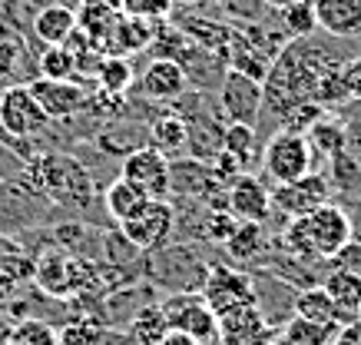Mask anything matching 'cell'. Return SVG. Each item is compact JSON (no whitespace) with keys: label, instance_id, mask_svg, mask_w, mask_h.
Masks as SVG:
<instances>
[{"label":"cell","instance_id":"cell-1","mask_svg":"<svg viewBox=\"0 0 361 345\" xmlns=\"http://www.w3.org/2000/svg\"><path fill=\"white\" fill-rule=\"evenodd\" d=\"M23 190H30L33 196H40L44 202L66 210L80 216L87 212L97 200V183L93 173L83 159L63 153V150H50V153H33L23 163L20 176H13Z\"/></svg>","mask_w":361,"mask_h":345},{"label":"cell","instance_id":"cell-2","mask_svg":"<svg viewBox=\"0 0 361 345\" xmlns=\"http://www.w3.org/2000/svg\"><path fill=\"white\" fill-rule=\"evenodd\" d=\"M206 276H209V262L199 256L196 243H166L142 256V279L153 289H163L166 296H173V292H199Z\"/></svg>","mask_w":361,"mask_h":345},{"label":"cell","instance_id":"cell-3","mask_svg":"<svg viewBox=\"0 0 361 345\" xmlns=\"http://www.w3.org/2000/svg\"><path fill=\"white\" fill-rule=\"evenodd\" d=\"M54 126V120L44 113L27 83H11L0 90V130L7 133V146L20 150L23 143L40 140Z\"/></svg>","mask_w":361,"mask_h":345},{"label":"cell","instance_id":"cell-4","mask_svg":"<svg viewBox=\"0 0 361 345\" xmlns=\"http://www.w3.org/2000/svg\"><path fill=\"white\" fill-rule=\"evenodd\" d=\"M259 163H262L265 176L272 179V186H279V183H292V179L312 173L315 150H312L305 133H295V130L279 126V130H272L269 140L262 143Z\"/></svg>","mask_w":361,"mask_h":345},{"label":"cell","instance_id":"cell-5","mask_svg":"<svg viewBox=\"0 0 361 345\" xmlns=\"http://www.w3.org/2000/svg\"><path fill=\"white\" fill-rule=\"evenodd\" d=\"M199 296L209 302V309L216 315L232 309V305H252V302L259 305L252 272L242 266H229V262H209V276L202 282Z\"/></svg>","mask_w":361,"mask_h":345},{"label":"cell","instance_id":"cell-6","mask_svg":"<svg viewBox=\"0 0 361 345\" xmlns=\"http://www.w3.org/2000/svg\"><path fill=\"white\" fill-rule=\"evenodd\" d=\"M219 116L226 123H249L259 130V116H262V80L249 77L242 70L226 67L219 83Z\"/></svg>","mask_w":361,"mask_h":345},{"label":"cell","instance_id":"cell-7","mask_svg":"<svg viewBox=\"0 0 361 345\" xmlns=\"http://www.w3.org/2000/svg\"><path fill=\"white\" fill-rule=\"evenodd\" d=\"M298 219H302V229H305L308 243H312V249H315V256L325 259V262H329L341 246L355 236L351 216H348V210H345L341 202L329 200V202H322L318 210L298 216Z\"/></svg>","mask_w":361,"mask_h":345},{"label":"cell","instance_id":"cell-8","mask_svg":"<svg viewBox=\"0 0 361 345\" xmlns=\"http://www.w3.org/2000/svg\"><path fill=\"white\" fill-rule=\"evenodd\" d=\"M163 312L169 319V329L192 335L202 345L219 339V315L209 309V302L199 292H173V296H166Z\"/></svg>","mask_w":361,"mask_h":345},{"label":"cell","instance_id":"cell-9","mask_svg":"<svg viewBox=\"0 0 361 345\" xmlns=\"http://www.w3.org/2000/svg\"><path fill=\"white\" fill-rule=\"evenodd\" d=\"M120 233L130 239L140 253H153L166 246L176 233V206L169 200H149L136 216L120 223Z\"/></svg>","mask_w":361,"mask_h":345},{"label":"cell","instance_id":"cell-10","mask_svg":"<svg viewBox=\"0 0 361 345\" xmlns=\"http://www.w3.org/2000/svg\"><path fill=\"white\" fill-rule=\"evenodd\" d=\"M87 80H93V77H73V80L37 77V80H30L27 87H30V93L37 97V103L44 107V113L50 120L63 123V120L80 116L83 107H87V97H90V90H93Z\"/></svg>","mask_w":361,"mask_h":345},{"label":"cell","instance_id":"cell-11","mask_svg":"<svg viewBox=\"0 0 361 345\" xmlns=\"http://www.w3.org/2000/svg\"><path fill=\"white\" fill-rule=\"evenodd\" d=\"M335 193L329 186V176L325 173H305V176L292 179V183H279L272 186V212H279L285 219H295V216H305V212L318 210L322 202H329Z\"/></svg>","mask_w":361,"mask_h":345},{"label":"cell","instance_id":"cell-12","mask_svg":"<svg viewBox=\"0 0 361 345\" xmlns=\"http://www.w3.org/2000/svg\"><path fill=\"white\" fill-rule=\"evenodd\" d=\"M136 93L149 103H173L189 90V77L183 63L173 56H153L142 73H136Z\"/></svg>","mask_w":361,"mask_h":345},{"label":"cell","instance_id":"cell-13","mask_svg":"<svg viewBox=\"0 0 361 345\" xmlns=\"http://www.w3.org/2000/svg\"><path fill=\"white\" fill-rule=\"evenodd\" d=\"M120 176L142 186L153 200H169V156L153 146H140L120 159Z\"/></svg>","mask_w":361,"mask_h":345},{"label":"cell","instance_id":"cell-14","mask_svg":"<svg viewBox=\"0 0 361 345\" xmlns=\"http://www.w3.org/2000/svg\"><path fill=\"white\" fill-rule=\"evenodd\" d=\"M229 212L235 219H249V223H269L272 219V190L265 186L259 173H242L229 186Z\"/></svg>","mask_w":361,"mask_h":345},{"label":"cell","instance_id":"cell-15","mask_svg":"<svg viewBox=\"0 0 361 345\" xmlns=\"http://www.w3.org/2000/svg\"><path fill=\"white\" fill-rule=\"evenodd\" d=\"M275 329L265 322L262 309L252 305H232L219 312V342H269Z\"/></svg>","mask_w":361,"mask_h":345},{"label":"cell","instance_id":"cell-16","mask_svg":"<svg viewBox=\"0 0 361 345\" xmlns=\"http://www.w3.org/2000/svg\"><path fill=\"white\" fill-rule=\"evenodd\" d=\"M99 153L113 156V159H123L130 156L133 150L140 146H149V133H146V120H133V116H120L113 123H103L93 136Z\"/></svg>","mask_w":361,"mask_h":345},{"label":"cell","instance_id":"cell-17","mask_svg":"<svg viewBox=\"0 0 361 345\" xmlns=\"http://www.w3.org/2000/svg\"><path fill=\"white\" fill-rule=\"evenodd\" d=\"M315 23L325 37L351 40L361 37V0H312Z\"/></svg>","mask_w":361,"mask_h":345},{"label":"cell","instance_id":"cell-18","mask_svg":"<svg viewBox=\"0 0 361 345\" xmlns=\"http://www.w3.org/2000/svg\"><path fill=\"white\" fill-rule=\"evenodd\" d=\"M146 133H149V146L159 150L163 156H183L186 153V140H189V123L186 116H179L173 107H163L159 113H153L146 120Z\"/></svg>","mask_w":361,"mask_h":345},{"label":"cell","instance_id":"cell-19","mask_svg":"<svg viewBox=\"0 0 361 345\" xmlns=\"http://www.w3.org/2000/svg\"><path fill=\"white\" fill-rule=\"evenodd\" d=\"M149 200H153V196L142 190V186L130 183L126 176H113L110 183L103 186V193H99V202H103V210H106V216H110L113 226L126 223V219L136 216Z\"/></svg>","mask_w":361,"mask_h":345},{"label":"cell","instance_id":"cell-20","mask_svg":"<svg viewBox=\"0 0 361 345\" xmlns=\"http://www.w3.org/2000/svg\"><path fill=\"white\" fill-rule=\"evenodd\" d=\"M325 292L335 302V322L338 325H351L358 322V305H361V279L345 272V269H329L322 279Z\"/></svg>","mask_w":361,"mask_h":345},{"label":"cell","instance_id":"cell-21","mask_svg":"<svg viewBox=\"0 0 361 345\" xmlns=\"http://www.w3.org/2000/svg\"><path fill=\"white\" fill-rule=\"evenodd\" d=\"M269 246H272V233L265 229V223L239 219L235 229H232V236H229V243L222 246V249H226L229 262H235V266H252Z\"/></svg>","mask_w":361,"mask_h":345},{"label":"cell","instance_id":"cell-22","mask_svg":"<svg viewBox=\"0 0 361 345\" xmlns=\"http://www.w3.org/2000/svg\"><path fill=\"white\" fill-rule=\"evenodd\" d=\"M33 37L44 47L50 44H66V37L77 30V7L70 4H47L33 13Z\"/></svg>","mask_w":361,"mask_h":345},{"label":"cell","instance_id":"cell-23","mask_svg":"<svg viewBox=\"0 0 361 345\" xmlns=\"http://www.w3.org/2000/svg\"><path fill=\"white\" fill-rule=\"evenodd\" d=\"M123 332L130 335L133 345H159L163 335L169 332V319L163 312V302H146L133 312V319L126 322Z\"/></svg>","mask_w":361,"mask_h":345},{"label":"cell","instance_id":"cell-24","mask_svg":"<svg viewBox=\"0 0 361 345\" xmlns=\"http://www.w3.org/2000/svg\"><path fill=\"white\" fill-rule=\"evenodd\" d=\"M305 136H308V143H312V150H315V156L329 159V156L338 153L341 146H345V140H348V120H341L335 110H325L305 130Z\"/></svg>","mask_w":361,"mask_h":345},{"label":"cell","instance_id":"cell-25","mask_svg":"<svg viewBox=\"0 0 361 345\" xmlns=\"http://www.w3.org/2000/svg\"><path fill=\"white\" fill-rule=\"evenodd\" d=\"M93 83L106 93H116V97H126L133 87H136V70H133L130 56H103L99 60L97 73H93Z\"/></svg>","mask_w":361,"mask_h":345},{"label":"cell","instance_id":"cell-26","mask_svg":"<svg viewBox=\"0 0 361 345\" xmlns=\"http://www.w3.org/2000/svg\"><path fill=\"white\" fill-rule=\"evenodd\" d=\"M292 315L308 319V322H335V302H331V296L325 292V286L315 282V286H305V289L295 292Z\"/></svg>","mask_w":361,"mask_h":345},{"label":"cell","instance_id":"cell-27","mask_svg":"<svg viewBox=\"0 0 361 345\" xmlns=\"http://www.w3.org/2000/svg\"><path fill=\"white\" fill-rule=\"evenodd\" d=\"M222 150L232 156H239L242 163H259V153H262V143H259V130L249 126V123H226L222 130Z\"/></svg>","mask_w":361,"mask_h":345},{"label":"cell","instance_id":"cell-28","mask_svg":"<svg viewBox=\"0 0 361 345\" xmlns=\"http://www.w3.org/2000/svg\"><path fill=\"white\" fill-rule=\"evenodd\" d=\"M116 20H120V13L116 11L93 7V4H80V11H77V27L99 47V50H103V54H106V40H110Z\"/></svg>","mask_w":361,"mask_h":345},{"label":"cell","instance_id":"cell-29","mask_svg":"<svg viewBox=\"0 0 361 345\" xmlns=\"http://www.w3.org/2000/svg\"><path fill=\"white\" fill-rule=\"evenodd\" d=\"M338 332H341L338 322H308V319H298V315H292L282 325L285 339H292L298 345H335Z\"/></svg>","mask_w":361,"mask_h":345},{"label":"cell","instance_id":"cell-30","mask_svg":"<svg viewBox=\"0 0 361 345\" xmlns=\"http://www.w3.org/2000/svg\"><path fill=\"white\" fill-rule=\"evenodd\" d=\"M37 70L47 80H73L77 77V56L70 54L63 44L44 47V54L37 56Z\"/></svg>","mask_w":361,"mask_h":345},{"label":"cell","instance_id":"cell-31","mask_svg":"<svg viewBox=\"0 0 361 345\" xmlns=\"http://www.w3.org/2000/svg\"><path fill=\"white\" fill-rule=\"evenodd\" d=\"M279 17H282V30L292 37V40H295V37H312V34H318L315 7H312V0H295L292 7L279 11Z\"/></svg>","mask_w":361,"mask_h":345},{"label":"cell","instance_id":"cell-32","mask_svg":"<svg viewBox=\"0 0 361 345\" xmlns=\"http://www.w3.org/2000/svg\"><path fill=\"white\" fill-rule=\"evenodd\" d=\"M11 335L27 345H60V329H56L54 322H47V319H37V315L17 319Z\"/></svg>","mask_w":361,"mask_h":345},{"label":"cell","instance_id":"cell-33","mask_svg":"<svg viewBox=\"0 0 361 345\" xmlns=\"http://www.w3.org/2000/svg\"><path fill=\"white\" fill-rule=\"evenodd\" d=\"M176 0H123V13L146 23H159L173 13Z\"/></svg>","mask_w":361,"mask_h":345},{"label":"cell","instance_id":"cell-34","mask_svg":"<svg viewBox=\"0 0 361 345\" xmlns=\"http://www.w3.org/2000/svg\"><path fill=\"white\" fill-rule=\"evenodd\" d=\"M20 54H23L20 40L11 37L7 30H0V83H7V80L17 77V70H20Z\"/></svg>","mask_w":361,"mask_h":345},{"label":"cell","instance_id":"cell-35","mask_svg":"<svg viewBox=\"0 0 361 345\" xmlns=\"http://www.w3.org/2000/svg\"><path fill=\"white\" fill-rule=\"evenodd\" d=\"M209 167H212V176L219 179L222 186H232V183L245 173V163H242L239 156L226 153V150H219V153L212 156V159H209Z\"/></svg>","mask_w":361,"mask_h":345},{"label":"cell","instance_id":"cell-36","mask_svg":"<svg viewBox=\"0 0 361 345\" xmlns=\"http://www.w3.org/2000/svg\"><path fill=\"white\" fill-rule=\"evenodd\" d=\"M329 269H345L351 276L361 279V236H351L338 253L329 259Z\"/></svg>","mask_w":361,"mask_h":345},{"label":"cell","instance_id":"cell-37","mask_svg":"<svg viewBox=\"0 0 361 345\" xmlns=\"http://www.w3.org/2000/svg\"><path fill=\"white\" fill-rule=\"evenodd\" d=\"M341 87L351 103H361V56H351L341 63Z\"/></svg>","mask_w":361,"mask_h":345},{"label":"cell","instance_id":"cell-38","mask_svg":"<svg viewBox=\"0 0 361 345\" xmlns=\"http://www.w3.org/2000/svg\"><path fill=\"white\" fill-rule=\"evenodd\" d=\"M17 296H20V279H13L11 272L0 269V309H7Z\"/></svg>","mask_w":361,"mask_h":345},{"label":"cell","instance_id":"cell-39","mask_svg":"<svg viewBox=\"0 0 361 345\" xmlns=\"http://www.w3.org/2000/svg\"><path fill=\"white\" fill-rule=\"evenodd\" d=\"M345 210L351 216V226H355V236H361V186L351 196H345Z\"/></svg>","mask_w":361,"mask_h":345},{"label":"cell","instance_id":"cell-40","mask_svg":"<svg viewBox=\"0 0 361 345\" xmlns=\"http://www.w3.org/2000/svg\"><path fill=\"white\" fill-rule=\"evenodd\" d=\"M159 345H202L199 339H192V335H186V332H179V329H169V332L163 335V342Z\"/></svg>","mask_w":361,"mask_h":345},{"label":"cell","instance_id":"cell-41","mask_svg":"<svg viewBox=\"0 0 361 345\" xmlns=\"http://www.w3.org/2000/svg\"><path fill=\"white\" fill-rule=\"evenodd\" d=\"M80 4H93V7H106V11L123 13V0H80Z\"/></svg>","mask_w":361,"mask_h":345},{"label":"cell","instance_id":"cell-42","mask_svg":"<svg viewBox=\"0 0 361 345\" xmlns=\"http://www.w3.org/2000/svg\"><path fill=\"white\" fill-rule=\"evenodd\" d=\"M265 7H272V11H285V7H292L295 0H262Z\"/></svg>","mask_w":361,"mask_h":345},{"label":"cell","instance_id":"cell-43","mask_svg":"<svg viewBox=\"0 0 361 345\" xmlns=\"http://www.w3.org/2000/svg\"><path fill=\"white\" fill-rule=\"evenodd\" d=\"M4 345H27V342H20V339H13V335H7V342Z\"/></svg>","mask_w":361,"mask_h":345},{"label":"cell","instance_id":"cell-44","mask_svg":"<svg viewBox=\"0 0 361 345\" xmlns=\"http://www.w3.org/2000/svg\"><path fill=\"white\" fill-rule=\"evenodd\" d=\"M216 4H232V0H216Z\"/></svg>","mask_w":361,"mask_h":345},{"label":"cell","instance_id":"cell-45","mask_svg":"<svg viewBox=\"0 0 361 345\" xmlns=\"http://www.w3.org/2000/svg\"><path fill=\"white\" fill-rule=\"evenodd\" d=\"M358 325H361V305H358Z\"/></svg>","mask_w":361,"mask_h":345}]
</instances>
